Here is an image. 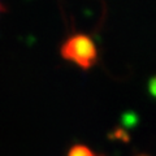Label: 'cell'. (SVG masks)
I'll list each match as a JSON object with an SVG mask.
<instances>
[{
    "instance_id": "3957f363",
    "label": "cell",
    "mask_w": 156,
    "mask_h": 156,
    "mask_svg": "<svg viewBox=\"0 0 156 156\" xmlns=\"http://www.w3.org/2000/svg\"><path fill=\"white\" fill-rule=\"evenodd\" d=\"M3 11V5H2V2H0V12Z\"/></svg>"
},
{
    "instance_id": "6da1fadb",
    "label": "cell",
    "mask_w": 156,
    "mask_h": 156,
    "mask_svg": "<svg viewBox=\"0 0 156 156\" xmlns=\"http://www.w3.org/2000/svg\"><path fill=\"white\" fill-rule=\"evenodd\" d=\"M61 56L78 66L89 69L95 64L98 50L94 41L85 34H76L68 38L61 47Z\"/></svg>"
},
{
    "instance_id": "7a4b0ae2",
    "label": "cell",
    "mask_w": 156,
    "mask_h": 156,
    "mask_svg": "<svg viewBox=\"0 0 156 156\" xmlns=\"http://www.w3.org/2000/svg\"><path fill=\"white\" fill-rule=\"evenodd\" d=\"M68 156H98V155L94 154L89 147H86V146L77 144V146H73L69 150Z\"/></svg>"
}]
</instances>
